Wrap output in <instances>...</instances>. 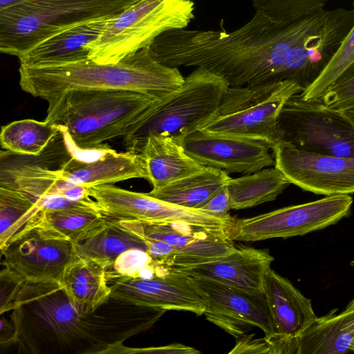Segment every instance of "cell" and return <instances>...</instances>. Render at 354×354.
<instances>
[{"instance_id": "cell-37", "label": "cell", "mask_w": 354, "mask_h": 354, "mask_svg": "<svg viewBox=\"0 0 354 354\" xmlns=\"http://www.w3.org/2000/svg\"><path fill=\"white\" fill-rule=\"evenodd\" d=\"M254 335H245L239 338L229 354L268 353L272 354L270 346L264 337L256 339Z\"/></svg>"}, {"instance_id": "cell-13", "label": "cell", "mask_w": 354, "mask_h": 354, "mask_svg": "<svg viewBox=\"0 0 354 354\" xmlns=\"http://www.w3.org/2000/svg\"><path fill=\"white\" fill-rule=\"evenodd\" d=\"M271 149L274 167L291 184L319 195L354 194V158L306 151L286 141Z\"/></svg>"}, {"instance_id": "cell-17", "label": "cell", "mask_w": 354, "mask_h": 354, "mask_svg": "<svg viewBox=\"0 0 354 354\" xmlns=\"http://www.w3.org/2000/svg\"><path fill=\"white\" fill-rule=\"evenodd\" d=\"M185 152L205 167L252 174L274 165L271 147L260 140L196 130L182 140Z\"/></svg>"}, {"instance_id": "cell-4", "label": "cell", "mask_w": 354, "mask_h": 354, "mask_svg": "<svg viewBox=\"0 0 354 354\" xmlns=\"http://www.w3.org/2000/svg\"><path fill=\"white\" fill-rule=\"evenodd\" d=\"M164 99L130 90H73L46 101L45 121L69 145L86 151L132 136Z\"/></svg>"}, {"instance_id": "cell-32", "label": "cell", "mask_w": 354, "mask_h": 354, "mask_svg": "<svg viewBox=\"0 0 354 354\" xmlns=\"http://www.w3.org/2000/svg\"><path fill=\"white\" fill-rule=\"evenodd\" d=\"M333 0H251L256 10L279 22H290L325 9Z\"/></svg>"}, {"instance_id": "cell-41", "label": "cell", "mask_w": 354, "mask_h": 354, "mask_svg": "<svg viewBox=\"0 0 354 354\" xmlns=\"http://www.w3.org/2000/svg\"><path fill=\"white\" fill-rule=\"evenodd\" d=\"M351 265L354 268V261L351 263Z\"/></svg>"}, {"instance_id": "cell-12", "label": "cell", "mask_w": 354, "mask_h": 354, "mask_svg": "<svg viewBox=\"0 0 354 354\" xmlns=\"http://www.w3.org/2000/svg\"><path fill=\"white\" fill-rule=\"evenodd\" d=\"M188 277L205 301L203 315L208 321L237 339L246 335L252 327L263 330L266 339L272 335V322L263 292Z\"/></svg>"}, {"instance_id": "cell-10", "label": "cell", "mask_w": 354, "mask_h": 354, "mask_svg": "<svg viewBox=\"0 0 354 354\" xmlns=\"http://www.w3.org/2000/svg\"><path fill=\"white\" fill-rule=\"evenodd\" d=\"M349 195H333L290 205L253 217L235 219L228 232L232 240L257 241L302 236L337 223L351 211Z\"/></svg>"}, {"instance_id": "cell-22", "label": "cell", "mask_w": 354, "mask_h": 354, "mask_svg": "<svg viewBox=\"0 0 354 354\" xmlns=\"http://www.w3.org/2000/svg\"><path fill=\"white\" fill-rule=\"evenodd\" d=\"M140 153L147 166L148 181L154 189L198 173L206 167L189 156L182 142L173 137L151 136Z\"/></svg>"}, {"instance_id": "cell-20", "label": "cell", "mask_w": 354, "mask_h": 354, "mask_svg": "<svg viewBox=\"0 0 354 354\" xmlns=\"http://www.w3.org/2000/svg\"><path fill=\"white\" fill-rule=\"evenodd\" d=\"M62 177L75 185L86 187L113 184L133 178L148 180L145 162L140 153H117L110 149L93 161L73 156L59 168Z\"/></svg>"}, {"instance_id": "cell-6", "label": "cell", "mask_w": 354, "mask_h": 354, "mask_svg": "<svg viewBox=\"0 0 354 354\" xmlns=\"http://www.w3.org/2000/svg\"><path fill=\"white\" fill-rule=\"evenodd\" d=\"M192 0H138L107 19L100 35L86 44L88 58L116 64L149 47L162 33L186 28L194 17Z\"/></svg>"}, {"instance_id": "cell-42", "label": "cell", "mask_w": 354, "mask_h": 354, "mask_svg": "<svg viewBox=\"0 0 354 354\" xmlns=\"http://www.w3.org/2000/svg\"><path fill=\"white\" fill-rule=\"evenodd\" d=\"M17 1H21V0H17Z\"/></svg>"}, {"instance_id": "cell-18", "label": "cell", "mask_w": 354, "mask_h": 354, "mask_svg": "<svg viewBox=\"0 0 354 354\" xmlns=\"http://www.w3.org/2000/svg\"><path fill=\"white\" fill-rule=\"evenodd\" d=\"M274 257L267 250L236 248L229 254L187 267L171 268L188 276L213 280L252 291L263 292L266 274Z\"/></svg>"}, {"instance_id": "cell-11", "label": "cell", "mask_w": 354, "mask_h": 354, "mask_svg": "<svg viewBox=\"0 0 354 354\" xmlns=\"http://www.w3.org/2000/svg\"><path fill=\"white\" fill-rule=\"evenodd\" d=\"M0 249L1 265L24 282L59 283L77 257L74 243L53 234L32 217Z\"/></svg>"}, {"instance_id": "cell-9", "label": "cell", "mask_w": 354, "mask_h": 354, "mask_svg": "<svg viewBox=\"0 0 354 354\" xmlns=\"http://www.w3.org/2000/svg\"><path fill=\"white\" fill-rule=\"evenodd\" d=\"M278 129L281 141L306 151L354 158V127L321 101L305 100L300 93L283 106Z\"/></svg>"}, {"instance_id": "cell-25", "label": "cell", "mask_w": 354, "mask_h": 354, "mask_svg": "<svg viewBox=\"0 0 354 354\" xmlns=\"http://www.w3.org/2000/svg\"><path fill=\"white\" fill-rule=\"evenodd\" d=\"M59 284L71 303L83 313L95 310L111 293L106 269L78 256L66 268Z\"/></svg>"}, {"instance_id": "cell-23", "label": "cell", "mask_w": 354, "mask_h": 354, "mask_svg": "<svg viewBox=\"0 0 354 354\" xmlns=\"http://www.w3.org/2000/svg\"><path fill=\"white\" fill-rule=\"evenodd\" d=\"M317 317L301 335L297 354L354 353V299L337 313Z\"/></svg>"}, {"instance_id": "cell-35", "label": "cell", "mask_w": 354, "mask_h": 354, "mask_svg": "<svg viewBox=\"0 0 354 354\" xmlns=\"http://www.w3.org/2000/svg\"><path fill=\"white\" fill-rule=\"evenodd\" d=\"M0 281V313L3 314L6 311L10 310L14 299L25 282L5 268L1 271Z\"/></svg>"}, {"instance_id": "cell-15", "label": "cell", "mask_w": 354, "mask_h": 354, "mask_svg": "<svg viewBox=\"0 0 354 354\" xmlns=\"http://www.w3.org/2000/svg\"><path fill=\"white\" fill-rule=\"evenodd\" d=\"M263 292L273 326L272 335L266 339L272 354H297L301 335L317 317L310 299L271 268L266 274Z\"/></svg>"}, {"instance_id": "cell-29", "label": "cell", "mask_w": 354, "mask_h": 354, "mask_svg": "<svg viewBox=\"0 0 354 354\" xmlns=\"http://www.w3.org/2000/svg\"><path fill=\"white\" fill-rule=\"evenodd\" d=\"M59 133L57 127L45 120L24 119L1 127L0 143L1 147L9 152L39 156Z\"/></svg>"}, {"instance_id": "cell-1", "label": "cell", "mask_w": 354, "mask_h": 354, "mask_svg": "<svg viewBox=\"0 0 354 354\" xmlns=\"http://www.w3.org/2000/svg\"><path fill=\"white\" fill-rule=\"evenodd\" d=\"M353 24L343 8L323 9L287 23L256 10L248 23L231 32L167 31L150 50L163 64L204 68L232 87L290 80L304 90L329 62Z\"/></svg>"}, {"instance_id": "cell-21", "label": "cell", "mask_w": 354, "mask_h": 354, "mask_svg": "<svg viewBox=\"0 0 354 354\" xmlns=\"http://www.w3.org/2000/svg\"><path fill=\"white\" fill-rule=\"evenodd\" d=\"M106 19L77 25L48 38L18 57L20 65L57 66L89 59L84 46L100 35Z\"/></svg>"}, {"instance_id": "cell-28", "label": "cell", "mask_w": 354, "mask_h": 354, "mask_svg": "<svg viewBox=\"0 0 354 354\" xmlns=\"http://www.w3.org/2000/svg\"><path fill=\"white\" fill-rule=\"evenodd\" d=\"M290 184L275 167L230 178L227 183L230 208L242 209L274 201Z\"/></svg>"}, {"instance_id": "cell-26", "label": "cell", "mask_w": 354, "mask_h": 354, "mask_svg": "<svg viewBox=\"0 0 354 354\" xmlns=\"http://www.w3.org/2000/svg\"><path fill=\"white\" fill-rule=\"evenodd\" d=\"M75 248L78 257L91 259L106 270L129 250L140 249L146 252L147 250L145 240L140 235L122 225L118 218L110 216L101 229L75 244Z\"/></svg>"}, {"instance_id": "cell-14", "label": "cell", "mask_w": 354, "mask_h": 354, "mask_svg": "<svg viewBox=\"0 0 354 354\" xmlns=\"http://www.w3.org/2000/svg\"><path fill=\"white\" fill-rule=\"evenodd\" d=\"M120 223L142 237L164 241L171 247L165 267L191 266L224 257L236 246L225 230H214L183 223H149L118 218Z\"/></svg>"}, {"instance_id": "cell-7", "label": "cell", "mask_w": 354, "mask_h": 354, "mask_svg": "<svg viewBox=\"0 0 354 354\" xmlns=\"http://www.w3.org/2000/svg\"><path fill=\"white\" fill-rule=\"evenodd\" d=\"M304 88L286 80L248 86H229L216 113L198 130L263 141L280 142L278 118L288 100Z\"/></svg>"}, {"instance_id": "cell-31", "label": "cell", "mask_w": 354, "mask_h": 354, "mask_svg": "<svg viewBox=\"0 0 354 354\" xmlns=\"http://www.w3.org/2000/svg\"><path fill=\"white\" fill-rule=\"evenodd\" d=\"M354 12V3H353ZM354 63V24L318 77L300 93L305 100H320L326 91Z\"/></svg>"}, {"instance_id": "cell-24", "label": "cell", "mask_w": 354, "mask_h": 354, "mask_svg": "<svg viewBox=\"0 0 354 354\" xmlns=\"http://www.w3.org/2000/svg\"><path fill=\"white\" fill-rule=\"evenodd\" d=\"M32 218L53 234L75 244L91 236L109 219L91 198L62 208H40Z\"/></svg>"}, {"instance_id": "cell-2", "label": "cell", "mask_w": 354, "mask_h": 354, "mask_svg": "<svg viewBox=\"0 0 354 354\" xmlns=\"http://www.w3.org/2000/svg\"><path fill=\"white\" fill-rule=\"evenodd\" d=\"M10 310L19 353H113L133 336L131 306L113 296L95 310L80 311L59 283L25 282Z\"/></svg>"}, {"instance_id": "cell-38", "label": "cell", "mask_w": 354, "mask_h": 354, "mask_svg": "<svg viewBox=\"0 0 354 354\" xmlns=\"http://www.w3.org/2000/svg\"><path fill=\"white\" fill-rule=\"evenodd\" d=\"M130 353H146L155 354H198L197 349L182 344L174 343L169 345L135 349Z\"/></svg>"}, {"instance_id": "cell-8", "label": "cell", "mask_w": 354, "mask_h": 354, "mask_svg": "<svg viewBox=\"0 0 354 354\" xmlns=\"http://www.w3.org/2000/svg\"><path fill=\"white\" fill-rule=\"evenodd\" d=\"M229 86L221 76L197 67L178 90L162 100L135 133L122 139L127 151L140 153L151 136H169L182 142L216 113Z\"/></svg>"}, {"instance_id": "cell-39", "label": "cell", "mask_w": 354, "mask_h": 354, "mask_svg": "<svg viewBox=\"0 0 354 354\" xmlns=\"http://www.w3.org/2000/svg\"><path fill=\"white\" fill-rule=\"evenodd\" d=\"M1 315L0 343L1 346L16 344L15 329L12 322H8L2 315Z\"/></svg>"}, {"instance_id": "cell-3", "label": "cell", "mask_w": 354, "mask_h": 354, "mask_svg": "<svg viewBox=\"0 0 354 354\" xmlns=\"http://www.w3.org/2000/svg\"><path fill=\"white\" fill-rule=\"evenodd\" d=\"M21 88L47 101L73 90H130L165 98L178 90L185 77L178 68L157 61L145 48L116 64L91 59L57 66L20 65Z\"/></svg>"}, {"instance_id": "cell-16", "label": "cell", "mask_w": 354, "mask_h": 354, "mask_svg": "<svg viewBox=\"0 0 354 354\" xmlns=\"http://www.w3.org/2000/svg\"><path fill=\"white\" fill-rule=\"evenodd\" d=\"M111 295L138 305L165 310H183L202 315L205 303L189 277L167 268L151 278L116 277L108 279Z\"/></svg>"}, {"instance_id": "cell-36", "label": "cell", "mask_w": 354, "mask_h": 354, "mask_svg": "<svg viewBox=\"0 0 354 354\" xmlns=\"http://www.w3.org/2000/svg\"><path fill=\"white\" fill-rule=\"evenodd\" d=\"M199 209L219 218H232L228 213L231 208L227 185L211 196Z\"/></svg>"}, {"instance_id": "cell-30", "label": "cell", "mask_w": 354, "mask_h": 354, "mask_svg": "<svg viewBox=\"0 0 354 354\" xmlns=\"http://www.w3.org/2000/svg\"><path fill=\"white\" fill-rule=\"evenodd\" d=\"M40 209L26 194L0 187V248L18 232Z\"/></svg>"}, {"instance_id": "cell-19", "label": "cell", "mask_w": 354, "mask_h": 354, "mask_svg": "<svg viewBox=\"0 0 354 354\" xmlns=\"http://www.w3.org/2000/svg\"><path fill=\"white\" fill-rule=\"evenodd\" d=\"M1 152L0 187L19 191L39 207L48 198L62 196L73 183L65 180L59 169H51L37 161L36 156Z\"/></svg>"}, {"instance_id": "cell-5", "label": "cell", "mask_w": 354, "mask_h": 354, "mask_svg": "<svg viewBox=\"0 0 354 354\" xmlns=\"http://www.w3.org/2000/svg\"><path fill=\"white\" fill-rule=\"evenodd\" d=\"M138 0H21L0 7V51L19 57L84 23L118 15Z\"/></svg>"}, {"instance_id": "cell-40", "label": "cell", "mask_w": 354, "mask_h": 354, "mask_svg": "<svg viewBox=\"0 0 354 354\" xmlns=\"http://www.w3.org/2000/svg\"><path fill=\"white\" fill-rule=\"evenodd\" d=\"M339 112L354 127V106Z\"/></svg>"}, {"instance_id": "cell-34", "label": "cell", "mask_w": 354, "mask_h": 354, "mask_svg": "<svg viewBox=\"0 0 354 354\" xmlns=\"http://www.w3.org/2000/svg\"><path fill=\"white\" fill-rule=\"evenodd\" d=\"M320 100L327 108L336 111L354 106V63L326 91Z\"/></svg>"}, {"instance_id": "cell-27", "label": "cell", "mask_w": 354, "mask_h": 354, "mask_svg": "<svg viewBox=\"0 0 354 354\" xmlns=\"http://www.w3.org/2000/svg\"><path fill=\"white\" fill-rule=\"evenodd\" d=\"M231 177L225 171L206 167L203 170L176 180L147 194L184 207L199 209Z\"/></svg>"}, {"instance_id": "cell-33", "label": "cell", "mask_w": 354, "mask_h": 354, "mask_svg": "<svg viewBox=\"0 0 354 354\" xmlns=\"http://www.w3.org/2000/svg\"><path fill=\"white\" fill-rule=\"evenodd\" d=\"M164 269L165 267L155 262L146 251L131 249L120 254L106 272L107 279L116 277L151 278Z\"/></svg>"}]
</instances>
